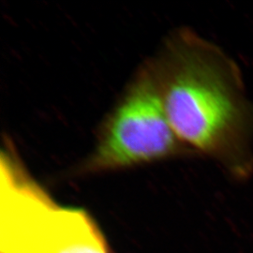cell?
Segmentation results:
<instances>
[{
    "instance_id": "obj_1",
    "label": "cell",
    "mask_w": 253,
    "mask_h": 253,
    "mask_svg": "<svg viewBox=\"0 0 253 253\" xmlns=\"http://www.w3.org/2000/svg\"><path fill=\"white\" fill-rule=\"evenodd\" d=\"M172 130L233 178L253 174V101L235 60L190 30L154 64Z\"/></svg>"
},
{
    "instance_id": "obj_2",
    "label": "cell",
    "mask_w": 253,
    "mask_h": 253,
    "mask_svg": "<svg viewBox=\"0 0 253 253\" xmlns=\"http://www.w3.org/2000/svg\"><path fill=\"white\" fill-rule=\"evenodd\" d=\"M0 169V253H114L90 215L57 204L9 143Z\"/></svg>"
},
{
    "instance_id": "obj_3",
    "label": "cell",
    "mask_w": 253,
    "mask_h": 253,
    "mask_svg": "<svg viewBox=\"0 0 253 253\" xmlns=\"http://www.w3.org/2000/svg\"><path fill=\"white\" fill-rule=\"evenodd\" d=\"M190 151L166 116L154 63L137 73L110 114L82 173L107 172Z\"/></svg>"
}]
</instances>
